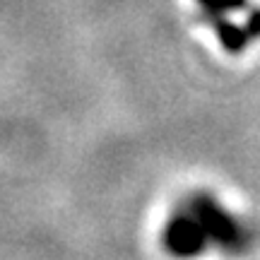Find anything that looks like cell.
Wrapping results in <instances>:
<instances>
[{
	"mask_svg": "<svg viewBox=\"0 0 260 260\" xmlns=\"http://www.w3.org/2000/svg\"><path fill=\"white\" fill-rule=\"evenodd\" d=\"M188 212L193 214L205 236H212L224 246H234L239 241V229L229 214H224L214 203H210L207 198H198Z\"/></svg>",
	"mask_w": 260,
	"mask_h": 260,
	"instance_id": "cell-2",
	"label": "cell"
},
{
	"mask_svg": "<svg viewBox=\"0 0 260 260\" xmlns=\"http://www.w3.org/2000/svg\"><path fill=\"white\" fill-rule=\"evenodd\" d=\"M205 17L210 19L214 34L219 39L226 53H241L251 41L260 37V8L251 10L243 24H236L229 19L232 12H239L248 5V0H198Z\"/></svg>",
	"mask_w": 260,
	"mask_h": 260,
	"instance_id": "cell-1",
	"label": "cell"
},
{
	"mask_svg": "<svg viewBox=\"0 0 260 260\" xmlns=\"http://www.w3.org/2000/svg\"><path fill=\"white\" fill-rule=\"evenodd\" d=\"M164 243L169 251L188 255V253H198L205 243V234L200 224L190 212L178 214L174 219H169L167 232H164Z\"/></svg>",
	"mask_w": 260,
	"mask_h": 260,
	"instance_id": "cell-3",
	"label": "cell"
}]
</instances>
